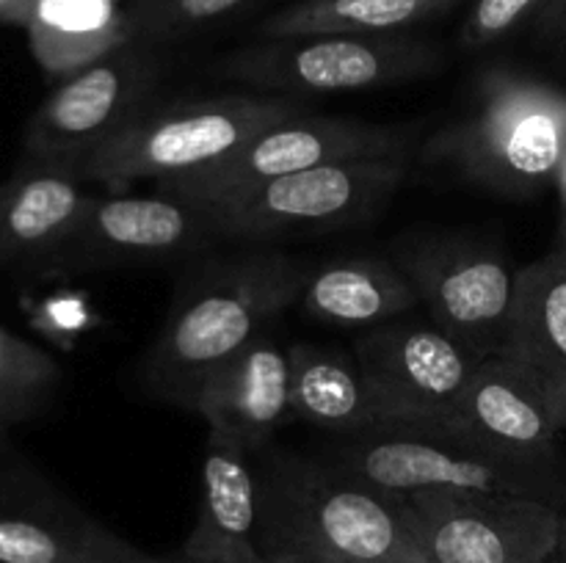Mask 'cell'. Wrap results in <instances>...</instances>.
<instances>
[{
	"mask_svg": "<svg viewBox=\"0 0 566 563\" xmlns=\"http://www.w3.org/2000/svg\"><path fill=\"white\" fill-rule=\"evenodd\" d=\"M249 0H133L125 6L127 39L149 47L180 42L235 14Z\"/></svg>",
	"mask_w": 566,
	"mask_h": 563,
	"instance_id": "25",
	"label": "cell"
},
{
	"mask_svg": "<svg viewBox=\"0 0 566 563\" xmlns=\"http://www.w3.org/2000/svg\"><path fill=\"white\" fill-rule=\"evenodd\" d=\"M442 64V50L412 33H313L263 39L216 64L227 81L263 94H340L398 86Z\"/></svg>",
	"mask_w": 566,
	"mask_h": 563,
	"instance_id": "5",
	"label": "cell"
},
{
	"mask_svg": "<svg viewBox=\"0 0 566 563\" xmlns=\"http://www.w3.org/2000/svg\"><path fill=\"white\" fill-rule=\"evenodd\" d=\"M263 563H332L326 557L318 555H310V552L302 550H274V552H265Z\"/></svg>",
	"mask_w": 566,
	"mask_h": 563,
	"instance_id": "28",
	"label": "cell"
},
{
	"mask_svg": "<svg viewBox=\"0 0 566 563\" xmlns=\"http://www.w3.org/2000/svg\"><path fill=\"white\" fill-rule=\"evenodd\" d=\"M426 160L506 196H531L566 163V92L509 66L479 77L475 108L426 144Z\"/></svg>",
	"mask_w": 566,
	"mask_h": 563,
	"instance_id": "3",
	"label": "cell"
},
{
	"mask_svg": "<svg viewBox=\"0 0 566 563\" xmlns=\"http://www.w3.org/2000/svg\"><path fill=\"white\" fill-rule=\"evenodd\" d=\"M144 552L31 475L0 491V563H133Z\"/></svg>",
	"mask_w": 566,
	"mask_h": 563,
	"instance_id": "15",
	"label": "cell"
},
{
	"mask_svg": "<svg viewBox=\"0 0 566 563\" xmlns=\"http://www.w3.org/2000/svg\"><path fill=\"white\" fill-rule=\"evenodd\" d=\"M390 428L446 434L453 406L479 362L434 323L374 326L354 346Z\"/></svg>",
	"mask_w": 566,
	"mask_h": 563,
	"instance_id": "13",
	"label": "cell"
},
{
	"mask_svg": "<svg viewBox=\"0 0 566 563\" xmlns=\"http://www.w3.org/2000/svg\"><path fill=\"white\" fill-rule=\"evenodd\" d=\"M116 3H122V0H116Z\"/></svg>",
	"mask_w": 566,
	"mask_h": 563,
	"instance_id": "35",
	"label": "cell"
},
{
	"mask_svg": "<svg viewBox=\"0 0 566 563\" xmlns=\"http://www.w3.org/2000/svg\"><path fill=\"white\" fill-rule=\"evenodd\" d=\"M562 434L528 370L497 353L475 364L440 436L566 480Z\"/></svg>",
	"mask_w": 566,
	"mask_h": 563,
	"instance_id": "14",
	"label": "cell"
},
{
	"mask_svg": "<svg viewBox=\"0 0 566 563\" xmlns=\"http://www.w3.org/2000/svg\"><path fill=\"white\" fill-rule=\"evenodd\" d=\"M291 353L293 417L346 436L390 428L357 359L324 346L296 342Z\"/></svg>",
	"mask_w": 566,
	"mask_h": 563,
	"instance_id": "21",
	"label": "cell"
},
{
	"mask_svg": "<svg viewBox=\"0 0 566 563\" xmlns=\"http://www.w3.org/2000/svg\"><path fill=\"white\" fill-rule=\"evenodd\" d=\"M409 174L407 160H343L274 177L199 202L216 237L274 241L298 232L337 230L368 221Z\"/></svg>",
	"mask_w": 566,
	"mask_h": 563,
	"instance_id": "6",
	"label": "cell"
},
{
	"mask_svg": "<svg viewBox=\"0 0 566 563\" xmlns=\"http://www.w3.org/2000/svg\"><path fill=\"white\" fill-rule=\"evenodd\" d=\"M61 381L48 351L0 326V414L9 425L42 412Z\"/></svg>",
	"mask_w": 566,
	"mask_h": 563,
	"instance_id": "24",
	"label": "cell"
},
{
	"mask_svg": "<svg viewBox=\"0 0 566 563\" xmlns=\"http://www.w3.org/2000/svg\"><path fill=\"white\" fill-rule=\"evenodd\" d=\"M33 6H36V0H0V22L25 28Z\"/></svg>",
	"mask_w": 566,
	"mask_h": 563,
	"instance_id": "27",
	"label": "cell"
},
{
	"mask_svg": "<svg viewBox=\"0 0 566 563\" xmlns=\"http://www.w3.org/2000/svg\"><path fill=\"white\" fill-rule=\"evenodd\" d=\"M216 237L208 213L175 193H88L81 215L39 265L48 270H99L175 259Z\"/></svg>",
	"mask_w": 566,
	"mask_h": 563,
	"instance_id": "12",
	"label": "cell"
},
{
	"mask_svg": "<svg viewBox=\"0 0 566 563\" xmlns=\"http://www.w3.org/2000/svg\"><path fill=\"white\" fill-rule=\"evenodd\" d=\"M88 193L72 171L25 163L0 185V268L42 263L72 230Z\"/></svg>",
	"mask_w": 566,
	"mask_h": 563,
	"instance_id": "19",
	"label": "cell"
},
{
	"mask_svg": "<svg viewBox=\"0 0 566 563\" xmlns=\"http://www.w3.org/2000/svg\"><path fill=\"white\" fill-rule=\"evenodd\" d=\"M429 563H553L562 508L520 495L415 489L401 495Z\"/></svg>",
	"mask_w": 566,
	"mask_h": 563,
	"instance_id": "9",
	"label": "cell"
},
{
	"mask_svg": "<svg viewBox=\"0 0 566 563\" xmlns=\"http://www.w3.org/2000/svg\"><path fill=\"white\" fill-rule=\"evenodd\" d=\"M307 263L282 252H258L210 265L180 293L149 348L147 379L155 397L193 406L199 386L265 326L298 304Z\"/></svg>",
	"mask_w": 566,
	"mask_h": 563,
	"instance_id": "2",
	"label": "cell"
},
{
	"mask_svg": "<svg viewBox=\"0 0 566 563\" xmlns=\"http://www.w3.org/2000/svg\"><path fill=\"white\" fill-rule=\"evenodd\" d=\"M191 412L208 423L210 434L224 436L243 450L263 447L293 417L287 348L260 334L202 381Z\"/></svg>",
	"mask_w": 566,
	"mask_h": 563,
	"instance_id": "16",
	"label": "cell"
},
{
	"mask_svg": "<svg viewBox=\"0 0 566 563\" xmlns=\"http://www.w3.org/2000/svg\"><path fill=\"white\" fill-rule=\"evenodd\" d=\"M459 0H296L265 17L263 39L313 33H401L446 14Z\"/></svg>",
	"mask_w": 566,
	"mask_h": 563,
	"instance_id": "23",
	"label": "cell"
},
{
	"mask_svg": "<svg viewBox=\"0 0 566 563\" xmlns=\"http://www.w3.org/2000/svg\"><path fill=\"white\" fill-rule=\"evenodd\" d=\"M28 44L48 75L66 77L127 44L125 6L116 0H36Z\"/></svg>",
	"mask_w": 566,
	"mask_h": 563,
	"instance_id": "22",
	"label": "cell"
},
{
	"mask_svg": "<svg viewBox=\"0 0 566 563\" xmlns=\"http://www.w3.org/2000/svg\"><path fill=\"white\" fill-rule=\"evenodd\" d=\"M392 254L437 329L475 362L501 353L517 270L497 248L473 237L420 235L398 243Z\"/></svg>",
	"mask_w": 566,
	"mask_h": 563,
	"instance_id": "8",
	"label": "cell"
},
{
	"mask_svg": "<svg viewBox=\"0 0 566 563\" xmlns=\"http://www.w3.org/2000/svg\"><path fill=\"white\" fill-rule=\"evenodd\" d=\"M553 0H475L459 31V42L470 50L490 47L528 20H539Z\"/></svg>",
	"mask_w": 566,
	"mask_h": 563,
	"instance_id": "26",
	"label": "cell"
},
{
	"mask_svg": "<svg viewBox=\"0 0 566 563\" xmlns=\"http://www.w3.org/2000/svg\"><path fill=\"white\" fill-rule=\"evenodd\" d=\"M6 453H9V423L0 414V461L6 458Z\"/></svg>",
	"mask_w": 566,
	"mask_h": 563,
	"instance_id": "34",
	"label": "cell"
},
{
	"mask_svg": "<svg viewBox=\"0 0 566 563\" xmlns=\"http://www.w3.org/2000/svg\"><path fill=\"white\" fill-rule=\"evenodd\" d=\"M258 502L263 555L302 550L332 563H429L401 495L337 461L269 458Z\"/></svg>",
	"mask_w": 566,
	"mask_h": 563,
	"instance_id": "1",
	"label": "cell"
},
{
	"mask_svg": "<svg viewBox=\"0 0 566 563\" xmlns=\"http://www.w3.org/2000/svg\"><path fill=\"white\" fill-rule=\"evenodd\" d=\"M158 75V47L127 42L61 77L25 127L28 163L81 177L83 166L149 108Z\"/></svg>",
	"mask_w": 566,
	"mask_h": 563,
	"instance_id": "7",
	"label": "cell"
},
{
	"mask_svg": "<svg viewBox=\"0 0 566 563\" xmlns=\"http://www.w3.org/2000/svg\"><path fill=\"white\" fill-rule=\"evenodd\" d=\"M415 147L412 130L337 116L296 114L260 130L238 152L199 174L158 182V191L199 204L274 177L318 169L343 160H407Z\"/></svg>",
	"mask_w": 566,
	"mask_h": 563,
	"instance_id": "10",
	"label": "cell"
},
{
	"mask_svg": "<svg viewBox=\"0 0 566 563\" xmlns=\"http://www.w3.org/2000/svg\"><path fill=\"white\" fill-rule=\"evenodd\" d=\"M501 357L523 364L566 431V252L553 248L517 270Z\"/></svg>",
	"mask_w": 566,
	"mask_h": 563,
	"instance_id": "17",
	"label": "cell"
},
{
	"mask_svg": "<svg viewBox=\"0 0 566 563\" xmlns=\"http://www.w3.org/2000/svg\"><path fill=\"white\" fill-rule=\"evenodd\" d=\"M553 563H566V508L562 513V535H558L556 555H553Z\"/></svg>",
	"mask_w": 566,
	"mask_h": 563,
	"instance_id": "33",
	"label": "cell"
},
{
	"mask_svg": "<svg viewBox=\"0 0 566 563\" xmlns=\"http://www.w3.org/2000/svg\"><path fill=\"white\" fill-rule=\"evenodd\" d=\"M335 461L396 495L415 489L495 491L566 508V480L423 431L387 428L354 436Z\"/></svg>",
	"mask_w": 566,
	"mask_h": 563,
	"instance_id": "11",
	"label": "cell"
},
{
	"mask_svg": "<svg viewBox=\"0 0 566 563\" xmlns=\"http://www.w3.org/2000/svg\"><path fill=\"white\" fill-rule=\"evenodd\" d=\"M133 563H202V561H193V557H188L186 552H177V555H169V557H153L144 552V555Z\"/></svg>",
	"mask_w": 566,
	"mask_h": 563,
	"instance_id": "31",
	"label": "cell"
},
{
	"mask_svg": "<svg viewBox=\"0 0 566 563\" xmlns=\"http://www.w3.org/2000/svg\"><path fill=\"white\" fill-rule=\"evenodd\" d=\"M564 6H566V0H553V6H551V9H547L545 14H542L539 20H536V28H539V31H542V28H545V25H551V22L556 20L558 14H562V11H564Z\"/></svg>",
	"mask_w": 566,
	"mask_h": 563,
	"instance_id": "32",
	"label": "cell"
},
{
	"mask_svg": "<svg viewBox=\"0 0 566 563\" xmlns=\"http://www.w3.org/2000/svg\"><path fill=\"white\" fill-rule=\"evenodd\" d=\"M539 33H542V36H547V39H566V6H564L562 14H558L556 20L551 22V25L542 28Z\"/></svg>",
	"mask_w": 566,
	"mask_h": 563,
	"instance_id": "30",
	"label": "cell"
},
{
	"mask_svg": "<svg viewBox=\"0 0 566 563\" xmlns=\"http://www.w3.org/2000/svg\"><path fill=\"white\" fill-rule=\"evenodd\" d=\"M556 188H558V208H562V215H558V243H556V248L566 252V163H564L562 174H558Z\"/></svg>",
	"mask_w": 566,
	"mask_h": 563,
	"instance_id": "29",
	"label": "cell"
},
{
	"mask_svg": "<svg viewBox=\"0 0 566 563\" xmlns=\"http://www.w3.org/2000/svg\"><path fill=\"white\" fill-rule=\"evenodd\" d=\"M258 517V475L249 467V450L210 434L197 522L180 552L202 563H263Z\"/></svg>",
	"mask_w": 566,
	"mask_h": 563,
	"instance_id": "18",
	"label": "cell"
},
{
	"mask_svg": "<svg viewBox=\"0 0 566 563\" xmlns=\"http://www.w3.org/2000/svg\"><path fill=\"white\" fill-rule=\"evenodd\" d=\"M296 114V99L282 94H221L147 108L83 166L81 180L127 191L138 180L199 174Z\"/></svg>",
	"mask_w": 566,
	"mask_h": 563,
	"instance_id": "4",
	"label": "cell"
},
{
	"mask_svg": "<svg viewBox=\"0 0 566 563\" xmlns=\"http://www.w3.org/2000/svg\"><path fill=\"white\" fill-rule=\"evenodd\" d=\"M298 304L329 326H381L418 304L412 282L381 257H337L310 265Z\"/></svg>",
	"mask_w": 566,
	"mask_h": 563,
	"instance_id": "20",
	"label": "cell"
}]
</instances>
